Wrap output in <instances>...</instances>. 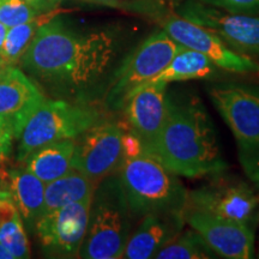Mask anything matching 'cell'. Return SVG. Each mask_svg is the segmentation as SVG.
Listing matches in <instances>:
<instances>
[{
	"mask_svg": "<svg viewBox=\"0 0 259 259\" xmlns=\"http://www.w3.org/2000/svg\"><path fill=\"white\" fill-rule=\"evenodd\" d=\"M80 2L93 3V4H103V5H108V4H113V3H118L119 0H80Z\"/></svg>",
	"mask_w": 259,
	"mask_h": 259,
	"instance_id": "30",
	"label": "cell"
},
{
	"mask_svg": "<svg viewBox=\"0 0 259 259\" xmlns=\"http://www.w3.org/2000/svg\"><path fill=\"white\" fill-rule=\"evenodd\" d=\"M0 242L15 259L30 257V246L22 216L8 191H0Z\"/></svg>",
	"mask_w": 259,
	"mask_h": 259,
	"instance_id": "21",
	"label": "cell"
},
{
	"mask_svg": "<svg viewBox=\"0 0 259 259\" xmlns=\"http://www.w3.org/2000/svg\"><path fill=\"white\" fill-rule=\"evenodd\" d=\"M0 191H6L5 185V179H4V173L0 169Z\"/></svg>",
	"mask_w": 259,
	"mask_h": 259,
	"instance_id": "31",
	"label": "cell"
},
{
	"mask_svg": "<svg viewBox=\"0 0 259 259\" xmlns=\"http://www.w3.org/2000/svg\"><path fill=\"white\" fill-rule=\"evenodd\" d=\"M145 151L178 177L212 176L228 168L209 113L198 96L185 90H167L163 126Z\"/></svg>",
	"mask_w": 259,
	"mask_h": 259,
	"instance_id": "2",
	"label": "cell"
},
{
	"mask_svg": "<svg viewBox=\"0 0 259 259\" xmlns=\"http://www.w3.org/2000/svg\"><path fill=\"white\" fill-rule=\"evenodd\" d=\"M102 120V111L88 103L46 99L19 135L17 161L22 163L29 154L46 144L78 138Z\"/></svg>",
	"mask_w": 259,
	"mask_h": 259,
	"instance_id": "6",
	"label": "cell"
},
{
	"mask_svg": "<svg viewBox=\"0 0 259 259\" xmlns=\"http://www.w3.org/2000/svg\"><path fill=\"white\" fill-rule=\"evenodd\" d=\"M41 15L24 0H0V23L12 28L27 23Z\"/></svg>",
	"mask_w": 259,
	"mask_h": 259,
	"instance_id": "24",
	"label": "cell"
},
{
	"mask_svg": "<svg viewBox=\"0 0 259 259\" xmlns=\"http://www.w3.org/2000/svg\"><path fill=\"white\" fill-rule=\"evenodd\" d=\"M24 2L36 9L40 14H46V12L57 10L61 4L60 0H24Z\"/></svg>",
	"mask_w": 259,
	"mask_h": 259,
	"instance_id": "27",
	"label": "cell"
},
{
	"mask_svg": "<svg viewBox=\"0 0 259 259\" xmlns=\"http://www.w3.org/2000/svg\"><path fill=\"white\" fill-rule=\"evenodd\" d=\"M184 218L205 240L218 257L250 259L254 257V228L203 210L186 206Z\"/></svg>",
	"mask_w": 259,
	"mask_h": 259,
	"instance_id": "13",
	"label": "cell"
},
{
	"mask_svg": "<svg viewBox=\"0 0 259 259\" xmlns=\"http://www.w3.org/2000/svg\"><path fill=\"white\" fill-rule=\"evenodd\" d=\"M74 147L76 139L53 142L32 151L22 163L38 179L48 184L72 169Z\"/></svg>",
	"mask_w": 259,
	"mask_h": 259,
	"instance_id": "18",
	"label": "cell"
},
{
	"mask_svg": "<svg viewBox=\"0 0 259 259\" xmlns=\"http://www.w3.org/2000/svg\"><path fill=\"white\" fill-rule=\"evenodd\" d=\"M220 70L215 64L200 52L185 46H179L176 56L169 64L160 71L147 83L169 84L174 82H185L191 79H209L220 76Z\"/></svg>",
	"mask_w": 259,
	"mask_h": 259,
	"instance_id": "19",
	"label": "cell"
},
{
	"mask_svg": "<svg viewBox=\"0 0 259 259\" xmlns=\"http://www.w3.org/2000/svg\"><path fill=\"white\" fill-rule=\"evenodd\" d=\"M167 84L145 83L130 94L122 106L126 125L144 150L156 141L167 112Z\"/></svg>",
	"mask_w": 259,
	"mask_h": 259,
	"instance_id": "15",
	"label": "cell"
},
{
	"mask_svg": "<svg viewBox=\"0 0 259 259\" xmlns=\"http://www.w3.org/2000/svg\"><path fill=\"white\" fill-rule=\"evenodd\" d=\"M8 30H9V28L6 27V25L0 23V50H2L3 45H4L6 34H8Z\"/></svg>",
	"mask_w": 259,
	"mask_h": 259,
	"instance_id": "29",
	"label": "cell"
},
{
	"mask_svg": "<svg viewBox=\"0 0 259 259\" xmlns=\"http://www.w3.org/2000/svg\"><path fill=\"white\" fill-rule=\"evenodd\" d=\"M156 259H210L218 258L205 240L192 228L181 231L173 240L168 242Z\"/></svg>",
	"mask_w": 259,
	"mask_h": 259,
	"instance_id": "23",
	"label": "cell"
},
{
	"mask_svg": "<svg viewBox=\"0 0 259 259\" xmlns=\"http://www.w3.org/2000/svg\"><path fill=\"white\" fill-rule=\"evenodd\" d=\"M46 99L40 87L15 65L0 72V125L15 139Z\"/></svg>",
	"mask_w": 259,
	"mask_h": 259,
	"instance_id": "14",
	"label": "cell"
},
{
	"mask_svg": "<svg viewBox=\"0 0 259 259\" xmlns=\"http://www.w3.org/2000/svg\"><path fill=\"white\" fill-rule=\"evenodd\" d=\"M258 257H259V253H258Z\"/></svg>",
	"mask_w": 259,
	"mask_h": 259,
	"instance_id": "34",
	"label": "cell"
},
{
	"mask_svg": "<svg viewBox=\"0 0 259 259\" xmlns=\"http://www.w3.org/2000/svg\"><path fill=\"white\" fill-rule=\"evenodd\" d=\"M212 174V179L187 192L186 206L233 220L254 228L259 219V194L244 180Z\"/></svg>",
	"mask_w": 259,
	"mask_h": 259,
	"instance_id": "8",
	"label": "cell"
},
{
	"mask_svg": "<svg viewBox=\"0 0 259 259\" xmlns=\"http://www.w3.org/2000/svg\"><path fill=\"white\" fill-rule=\"evenodd\" d=\"M92 199L42 213L35 229L47 253L66 258L78 255L88 227Z\"/></svg>",
	"mask_w": 259,
	"mask_h": 259,
	"instance_id": "12",
	"label": "cell"
},
{
	"mask_svg": "<svg viewBox=\"0 0 259 259\" xmlns=\"http://www.w3.org/2000/svg\"><path fill=\"white\" fill-rule=\"evenodd\" d=\"M4 179L6 191L17 206L22 219L29 225L35 226L44 213L46 184L24 166L4 171Z\"/></svg>",
	"mask_w": 259,
	"mask_h": 259,
	"instance_id": "17",
	"label": "cell"
},
{
	"mask_svg": "<svg viewBox=\"0 0 259 259\" xmlns=\"http://www.w3.org/2000/svg\"><path fill=\"white\" fill-rule=\"evenodd\" d=\"M116 51L111 32L77 31L54 17L38 28L21 64L52 92L79 96L105 78Z\"/></svg>",
	"mask_w": 259,
	"mask_h": 259,
	"instance_id": "1",
	"label": "cell"
},
{
	"mask_svg": "<svg viewBox=\"0 0 259 259\" xmlns=\"http://www.w3.org/2000/svg\"><path fill=\"white\" fill-rule=\"evenodd\" d=\"M134 218L118 174L106 177L93 194L88 227L78 257L122 258L132 233Z\"/></svg>",
	"mask_w": 259,
	"mask_h": 259,
	"instance_id": "4",
	"label": "cell"
},
{
	"mask_svg": "<svg viewBox=\"0 0 259 259\" xmlns=\"http://www.w3.org/2000/svg\"><path fill=\"white\" fill-rule=\"evenodd\" d=\"M178 15L216 32L238 53L259 59V16L229 14L198 0L184 3Z\"/></svg>",
	"mask_w": 259,
	"mask_h": 259,
	"instance_id": "11",
	"label": "cell"
},
{
	"mask_svg": "<svg viewBox=\"0 0 259 259\" xmlns=\"http://www.w3.org/2000/svg\"><path fill=\"white\" fill-rule=\"evenodd\" d=\"M208 94L234 136L242 169L259 189V88L220 83L208 87Z\"/></svg>",
	"mask_w": 259,
	"mask_h": 259,
	"instance_id": "5",
	"label": "cell"
},
{
	"mask_svg": "<svg viewBox=\"0 0 259 259\" xmlns=\"http://www.w3.org/2000/svg\"><path fill=\"white\" fill-rule=\"evenodd\" d=\"M115 173L135 218L185 210L189 191L177 174L144 149L137 154L124 155Z\"/></svg>",
	"mask_w": 259,
	"mask_h": 259,
	"instance_id": "3",
	"label": "cell"
},
{
	"mask_svg": "<svg viewBox=\"0 0 259 259\" xmlns=\"http://www.w3.org/2000/svg\"><path fill=\"white\" fill-rule=\"evenodd\" d=\"M14 139L15 138L12 137V135L8 130H5L0 125V163H3L9 157Z\"/></svg>",
	"mask_w": 259,
	"mask_h": 259,
	"instance_id": "26",
	"label": "cell"
},
{
	"mask_svg": "<svg viewBox=\"0 0 259 259\" xmlns=\"http://www.w3.org/2000/svg\"><path fill=\"white\" fill-rule=\"evenodd\" d=\"M60 2H61V3H63V2H64V0H60Z\"/></svg>",
	"mask_w": 259,
	"mask_h": 259,
	"instance_id": "33",
	"label": "cell"
},
{
	"mask_svg": "<svg viewBox=\"0 0 259 259\" xmlns=\"http://www.w3.org/2000/svg\"><path fill=\"white\" fill-rule=\"evenodd\" d=\"M8 66H10V65L6 64L5 61H4V59H3V58H2V56H0V72H2V71L4 70L5 67H8Z\"/></svg>",
	"mask_w": 259,
	"mask_h": 259,
	"instance_id": "32",
	"label": "cell"
},
{
	"mask_svg": "<svg viewBox=\"0 0 259 259\" xmlns=\"http://www.w3.org/2000/svg\"><path fill=\"white\" fill-rule=\"evenodd\" d=\"M124 127L102 120L76 138L72 168L99 183L114 174L124 157Z\"/></svg>",
	"mask_w": 259,
	"mask_h": 259,
	"instance_id": "10",
	"label": "cell"
},
{
	"mask_svg": "<svg viewBox=\"0 0 259 259\" xmlns=\"http://www.w3.org/2000/svg\"><path fill=\"white\" fill-rule=\"evenodd\" d=\"M0 259H15L11 252L0 242Z\"/></svg>",
	"mask_w": 259,
	"mask_h": 259,
	"instance_id": "28",
	"label": "cell"
},
{
	"mask_svg": "<svg viewBox=\"0 0 259 259\" xmlns=\"http://www.w3.org/2000/svg\"><path fill=\"white\" fill-rule=\"evenodd\" d=\"M57 12V10H53L51 12L38 15L36 18L27 22V23L9 28L4 45L0 50V56L4 59L5 63L8 65H16L18 61H21L22 57H23L25 51L28 50L29 45L31 44L38 28L46 22L51 21L52 18L56 17Z\"/></svg>",
	"mask_w": 259,
	"mask_h": 259,
	"instance_id": "22",
	"label": "cell"
},
{
	"mask_svg": "<svg viewBox=\"0 0 259 259\" xmlns=\"http://www.w3.org/2000/svg\"><path fill=\"white\" fill-rule=\"evenodd\" d=\"M198 2L229 14L259 16V0H198Z\"/></svg>",
	"mask_w": 259,
	"mask_h": 259,
	"instance_id": "25",
	"label": "cell"
},
{
	"mask_svg": "<svg viewBox=\"0 0 259 259\" xmlns=\"http://www.w3.org/2000/svg\"><path fill=\"white\" fill-rule=\"evenodd\" d=\"M162 28L177 44L200 52L220 70L259 78V61L238 53L216 32L179 15L167 17L162 22Z\"/></svg>",
	"mask_w": 259,
	"mask_h": 259,
	"instance_id": "9",
	"label": "cell"
},
{
	"mask_svg": "<svg viewBox=\"0 0 259 259\" xmlns=\"http://www.w3.org/2000/svg\"><path fill=\"white\" fill-rule=\"evenodd\" d=\"M126 245V259H150L184 229V212H154L143 216Z\"/></svg>",
	"mask_w": 259,
	"mask_h": 259,
	"instance_id": "16",
	"label": "cell"
},
{
	"mask_svg": "<svg viewBox=\"0 0 259 259\" xmlns=\"http://www.w3.org/2000/svg\"><path fill=\"white\" fill-rule=\"evenodd\" d=\"M179 46L163 29L145 38L113 73L105 96L106 108L109 112H120L130 94L163 70Z\"/></svg>",
	"mask_w": 259,
	"mask_h": 259,
	"instance_id": "7",
	"label": "cell"
},
{
	"mask_svg": "<svg viewBox=\"0 0 259 259\" xmlns=\"http://www.w3.org/2000/svg\"><path fill=\"white\" fill-rule=\"evenodd\" d=\"M97 184L76 169L46 184L44 213L69 205V204L92 199Z\"/></svg>",
	"mask_w": 259,
	"mask_h": 259,
	"instance_id": "20",
	"label": "cell"
}]
</instances>
